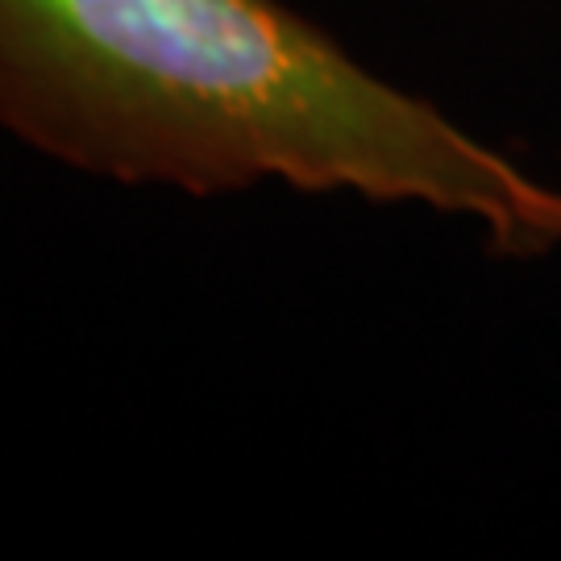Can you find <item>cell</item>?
<instances>
[{
	"label": "cell",
	"mask_w": 561,
	"mask_h": 561,
	"mask_svg": "<svg viewBox=\"0 0 561 561\" xmlns=\"http://www.w3.org/2000/svg\"><path fill=\"white\" fill-rule=\"evenodd\" d=\"M0 129L129 187L287 183L466 217L512 259L561 245V183L279 0H0Z\"/></svg>",
	"instance_id": "1"
}]
</instances>
